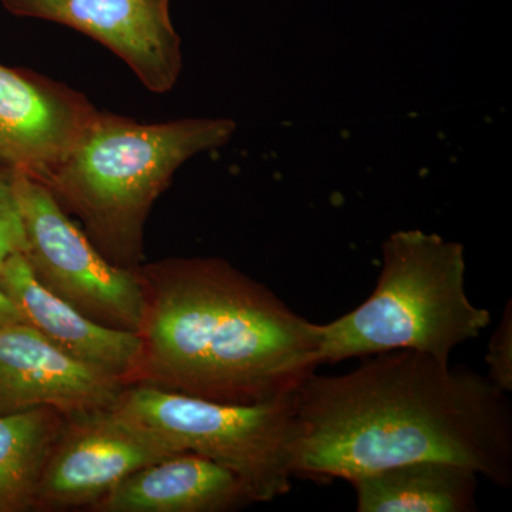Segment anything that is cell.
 Returning <instances> with one entry per match:
<instances>
[{"instance_id": "obj_1", "label": "cell", "mask_w": 512, "mask_h": 512, "mask_svg": "<svg viewBox=\"0 0 512 512\" xmlns=\"http://www.w3.org/2000/svg\"><path fill=\"white\" fill-rule=\"evenodd\" d=\"M293 397V477L350 481L437 460L512 485L510 399L467 367L392 350L345 375L312 373Z\"/></svg>"}, {"instance_id": "obj_2", "label": "cell", "mask_w": 512, "mask_h": 512, "mask_svg": "<svg viewBox=\"0 0 512 512\" xmlns=\"http://www.w3.org/2000/svg\"><path fill=\"white\" fill-rule=\"evenodd\" d=\"M146 311L130 384L231 404L295 393L319 363V323L220 258L136 268Z\"/></svg>"}, {"instance_id": "obj_3", "label": "cell", "mask_w": 512, "mask_h": 512, "mask_svg": "<svg viewBox=\"0 0 512 512\" xmlns=\"http://www.w3.org/2000/svg\"><path fill=\"white\" fill-rule=\"evenodd\" d=\"M234 131L229 119L146 124L97 111L45 185L101 254L136 269L148 215L178 168Z\"/></svg>"}, {"instance_id": "obj_4", "label": "cell", "mask_w": 512, "mask_h": 512, "mask_svg": "<svg viewBox=\"0 0 512 512\" xmlns=\"http://www.w3.org/2000/svg\"><path fill=\"white\" fill-rule=\"evenodd\" d=\"M382 254L372 295L319 325L320 365L392 350L450 362L458 345L490 325L491 312L468 298L463 245L413 229L390 235Z\"/></svg>"}, {"instance_id": "obj_5", "label": "cell", "mask_w": 512, "mask_h": 512, "mask_svg": "<svg viewBox=\"0 0 512 512\" xmlns=\"http://www.w3.org/2000/svg\"><path fill=\"white\" fill-rule=\"evenodd\" d=\"M293 394L231 404L127 384L111 409L173 453L198 454L228 468L244 481L255 503H265L292 488Z\"/></svg>"}, {"instance_id": "obj_6", "label": "cell", "mask_w": 512, "mask_h": 512, "mask_svg": "<svg viewBox=\"0 0 512 512\" xmlns=\"http://www.w3.org/2000/svg\"><path fill=\"white\" fill-rule=\"evenodd\" d=\"M30 271L50 292L109 328L140 332L146 298L136 269L121 268L94 247L49 188L15 171Z\"/></svg>"}, {"instance_id": "obj_7", "label": "cell", "mask_w": 512, "mask_h": 512, "mask_svg": "<svg viewBox=\"0 0 512 512\" xmlns=\"http://www.w3.org/2000/svg\"><path fill=\"white\" fill-rule=\"evenodd\" d=\"M173 454L113 409L67 416L37 485L33 510L93 508L128 476Z\"/></svg>"}, {"instance_id": "obj_8", "label": "cell", "mask_w": 512, "mask_h": 512, "mask_svg": "<svg viewBox=\"0 0 512 512\" xmlns=\"http://www.w3.org/2000/svg\"><path fill=\"white\" fill-rule=\"evenodd\" d=\"M12 15L69 26L110 49L150 92L164 94L183 69L170 0H2Z\"/></svg>"}, {"instance_id": "obj_9", "label": "cell", "mask_w": 512, "mask_h": 512, "mask_svg": "<svg viewBox=\"0 0 512 512\" xmlns=\"http://www.w3.org/2000/svg\"><path fill=\"white\" fill-rule=\"evenodd\" d=\"M97 111L66 84L0 64V163L45 184Z\"/></svg>"}, {"instance_id": "obj_10", "label": "cell", "mask_w": 512, "mask_h": 512, "mask_svg": "<svg viewBox=\"0 0 512 512\" xmlns=\"http://www.w3.org/2000/svg\"><path fill=\"white\" fill-rule=\"evenodd\" d=\"M124 386L67 355L28 323L0 328V416L37 407L66 416L111 409Z\"/></svg>"}, {"instance_id": "obj_11", "label": "cell", "mask_w": 512, "mask_h": 512, "mask_svg": "<svg viewBox=\"0 0 512 512\" xmlns=\"http://www.w3.org/2000/svg\"><path fill=\"white\" fill-rule=\"evenodd\" d=\"M0 282L23 322L50 343L126 386L131 383L140 360L138 333L100 325L77 311L37 281L22 252L9 255L0 264Z\"/></svg>"}, {"instance_id": "obj_12", "label": "cell", "mask_w": 512, "mask_h": 512, "mask_svg": "<svg viewBox=\"0 0 512 512\" xmlns=\"http://www.w3.org/2000/svg\"><path fill=\"white\" fill-rule=\"evenodd\" d=\"M255 503L244 481L194 453L143 467L94 505L100 512H224Z\"/></svg>"}, {"instance_id": "obj_13", "label": "cell", "mask_w": 512, "mask_h": 512, "mask_svg": "<svg viewBox=\"0 0 512 512\" xmlns=\"http://www.w3.org/2000/svg\"><path fill=\"white\" fill-rule=\"evenodd\" d=\"M359 512H474L478 474L460 464L421 460L349 481Z\"/></svg>"}, {"instance_id": "obj_14", "label": "cell", "mask_w": 512, "mask_h": 512, "mask_svg": "<svg viewBox=\"0 0 512 512\" xmlns=\"http://www.w3.org/2000/svg\"><path fill=\"white\" fill-rule=\"evenodd\" d=\"M66 420L52 407L0 416V512L33 510L37 485Z\"/></svg>"}, {"instance_id": "obj_15", "label": "cell", "mask_w": 512, "mask_h": 512, "mask_svg": "<svg viewBox=\"0 0 512 512\" xmlns=\"http://www.w3.org/2000/svg\"><path fill=\"white\" fill-rule=\"evenodd\" d=\"M25 247L22 217L15 190V170L0 163V264Z\"/></svg>"}, {"instance_id": "obj_16", "label": "cell", "mask_w": 512, "mask_h": 512, "mask_svg": "<svg viewBox=\"0 0 512 512\" xmlns=\"http://www.w3.org/2000/svg\"><path fill=\"white\" fill-rule=\"evenodd\" d=\"M485 362L487 379L504 393L512 392V302L505 305L503 318L498 323L488 345Z\"/></svg>"}, {"instance_id": "obj_17", "label": "cell", "mask_w": 512, "mask_h": 512, "mask_svg": "<svg viewBox=\"0 0 512 512\" xmlns=\"http://www.w3.org/2000/svg\"><path fill=\"white\" fill-rule=\"evenodd\" d=\"M18 322H23L22 315L0 282V328Z\"/></svg>"}]
</instances>
